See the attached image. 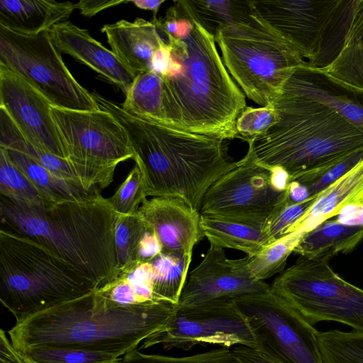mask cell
I'll list each match as a JSON object with an SVG mask.
<instances>
[{"label": "cell", "mask_w": 363, "mask_h": 363, "mask_svg": "<svg viewBox=\"0 0 363 363\" xmlns=\"http://www.w3.org/2000/svg\"><path fill=\"white\" fill-rule=\"evenodd\" d=\"M0 64L26 79L55 107L101 109L64 63L50 31L25 34L0 26Z\"/></svg>", "instance_id": "11"}, {"label": "cell", "mask_w": 363, "mask_h": 363, "mask_svg": "<svg viewBox=\"0 0 363 363\" xmlns=\"http://www.w3.org/2000/svg\"><path fill=\"white\" fill-rule=\"evenodd\" d=\"M214 38L233 80L261 106L272 104L291 72L305 62L291 44L255 16L220 28Z\"/></svg>", "instance_id": "7"}, {"label": "cell", "mask_w": 363, "mask_h": 363, "mask_svg": "<svg viewBox=\"0 0 363 363\" xmlns=\"http://www.w3.org/2000/svg\"><path fill=\"white\" fill-rule=\"evenodd\" d=\"M316 196L301 202H293L285 195L264 223L262 231L272 244L286 235L288 230L311 208Z\"/></svg>", "instance_id": "36"}, {"label": "cell", "mask_w": 363, "mask_h": 363, "mask_svg": "<svg viewBox=\"0 0 363 363\" xmlns=\"http://www.w3.org/2000/svg\"><path fill=\"white\" fill-rule=\"evenodd\" d=\"M190 18L193 28L186 36L163 33L172 59L162 76L168 125L224 140L238 138L236 122L247 107L246 96L226 69L214 36Z\"/></svg>", "instance_id": "3"}, {"label": "cell", "mask_w": 363, "mask_h": 363, "mask_svg": "<svg viewBox=\"0 0 363 363\" xmlns=\"http://www.w3.org/2000/svg\"><path fill=\"white\" fill-rule=\"evenodd\" d=\"M278 121L273 104L259 108L247 106L236 122L238 138L247 143L252 141L266 134Z\"/></svg>", "instance_id": "39"}, {"label": "cell", "mask_w": 363, "mask_h": 363, "mask_svg": "<svg viewBox=\"0 0 363 363\" xmlns=\"http://www.w3.org/2000/svg\"><path fill=\"white\" fill-rule=\"evenodd\" d=\"M191 257L161 252L149 262L153 301L177 306Z\"/></svg>", "instance_id": "27"}, {"label": "cell", "mask_w": 363, "mask_h": 363, "mask_svg": "<svg viewBox=\"0 0 363 363\" xmlns=\"http://www.w3.org/2000/svg\"><path fill=\"white\" fill-rule=\"evenodd\" d=\"M147 196L143 174L135 164L117 191L107 201L117 214L135 215Z\"/></svg>", "instance_id": "37"}, {"label": "cell", "mask_w": 363, "mask_h": 363, "mask_svg": "<svg viewBox=\"0 0 363 363\" xmlns=\"http://www.w3.org/2000/svg\"><path fill=\"white\" fill-rule=\"evenodd\" d=\"M51 111L64 159L85 191L101 194L113 182L118 164L133 159L123 127L103 109L85 111L52 106Z\"/></svg>", "instance_id": "8"}, {"label": "cell", "mask_w": 363, "mask_h": 363, "mask_svg": "<svg viewBox=\"0 0 363 363\" xmlns=\"http://www.w3.org/2000/svg\"><path fill=\"white\" fill-rule=\"evenodd\" d=\"M125 94V101L121 104L124 111L168 125L167 101L161 75L154 71L137 75Z\"/></svg>", "instance_id": "24"}, {"label": "cell", "mask_w": 363, "mask_h": 363, "mask_svg": "<svg viewBox=\"0 0 363 363\" xmlns=\"http://www.w3.org/2000/svg\"><path fill=\"white\" fill-rule=\"evenodd\" d=\"M1 147L7 150L12 161L26 175L48 203L78 199L94 194L55 176L28 155L12 147Z\"/></svg>", "instance_id": "28"}, {"label": "cell", "mask_w": 363, "mask_h": 363, "mask_svg": "<svg viewBox=\"0 0 363 363\" xmlns=\"http://www.w3.org/2000/svg\"><path fill=\"white\" fill-rule=\"evenodd\" d=\"M319 69L342 85L363 93V41L342 48L330 64Z\"/></svg>", "instance_id": "35"}, {"label": "cell", "mask_w": 363, "mask_h": 363, "mask_svg": "<svg viewBox=\"0 0 363 363\" xmlns=\"http://www.w3.org/2000/svg\"><path fill=\"white\" fill-rule=\"evenodd\" d=\"M146 228L145 222L138 213L118 216L115 228L116 277L130 272L141 263L140 247Z\"/></svg>", "instance_id": "31"}, {"label": "cell", "mask_w": 363, "mask_h": 363, "mask_svg": "<svg viewBox=\"0 0 363 363\" xmlns=\"http://www.w3.org/2000/svg\"><path fill=\"white\" fill-rule=\"evenodd\" d=\"M158 345L166 350H189L198 345L257 348L250 328L233 301L176 306L165 325L145 339L140 349Z\"/></svg>", "instance_id": "13"}, {"label": "cell", "mask_w": 363, "mask_h": 363, "mask_svg": "<svg viewBox=\"0 0 363 363\" xmlns=\"http://www.w3.org/2000/svg\"><path fill=\"white\" fill-rule=\"evenodd\" d=\"M362 159L363 151L357 152L320 172L302 177L296 181L303 184L307 188L310 197H313L347 172Z\"/></svg>", "instance_id": "40"}, {"label": "cell", "mask_w": 363, "mask_h": 363, "mask_svg": "<svg viewBox=\"0 0 363 363\" xmlns=\"http://www.w3.org/2000/svg\"><path fill=\"white\" fill-rule=\"evenodd\" d=\"M164 1V0H129V3H132L140 9L152 11L154 13L153 19L157 18V13Z\"/></svg>", "instance_id": "46"}, {"label": "cell", "mask_w": 363, "mask_h": 363, "mask_svg": "<svg viewBox=\"0 0 363 363\" xmlns=\"http://www.w3.org/2000/svg\"><path fill=\"white\" fill-rule=\"evenodd\" d=\"M0 192L11 203L25 206L47 203L43 195L12 161L7 150L0 146Z\"/></svg>", "instance_id": "32"}, {"label": "cell", "mask_w": 363, "mask_h": 363, "mask_svg": "<svg viewBox=\"0 0 363 363\" xmlns=\"http://www.w3.org/2000/svg\"><path fill=\"white\" fill-rule=\"evenodd\" d=\"M91 94L99 108L111 113L125 130L147 196L176 197L199 211L210 186L237 165L224 140L132 115L121 104Z\"/></svg>", "instance_id": "2"}, {"label": "cell", "mask_w": 363, "mask_h": 363, "mask_svg": "<svg viewBox=\"0 0 363 363\" xmlns=\"http://www.w3.org/2000/svg\"><path fill=\"white\" fill-rule=\"evenodd\" d=\"M362 41H363V0H354L342 48Z\"/></svg>", "instance_id": "42"}, {"label": "cell", "mask_w": 363, "mask_h": 363, "mask_svg": "<svg viewBox=\"0 0 363 363\" xmlns=\"http://www.w3.org/2000/svg\"><path fill=\"white\" fill-rule=\"evenodd\" d=\"M263 167L240 160L206 192L200 214L262 229L285 195Z\"/></svg>", "instance_id": "14"}, {"label": "cell", "mask_w": 363, "mask_h": 363, "mask_svg": "<svg viewBox=\"0 0 363 363\" xmlns=\"http://www.w3.org/2000/svg\"><path fill=\"white\" fill-rule=\"evenodd\" d=\"M233 303L250 328L256 350L266 357L276 363H323L318 331L270 289Z\"/></svg>", "instance_id": "12"}, {"label": "cell", "mask_w": 363, "mask_h": 363, "mask_svg": "<svg viewBox=\"0 0 363 363\" xmlns=\"http://www.w3.org/2000/svg\"><path fill=\"white\" fill-rule=\"evenodd\" d=\"M52 43L60 53L71 55L118 86L125 94L135 76L116 55L93 38L86 29L66 21L50 30Z\"/></svg>", "instance_id": "19"}, {"label": "cell", "mask_w": 363, "mask_h": 363, "mask_svg": "<svg viewBox=\"0 0 363 363\" xmlns=\"http://www.w3.org/2000/svg\"><path fill=\"white\" fill-rule=\"evenodd\" d=\"M96 290L111 303L118 306L142 303L133 285L125 274L117 276L104 286Z\"/></svg>", "instance_id": "41"}, {"label": "cell", "mask_w": 363, "mask_h": 363, "mask_svg": "<svg viewBox=\"0 0 363 363\" xmlns=\"http://www.w3.org/2000/svg\"><path fill=\"white\" fill-rule=\"evenodd\" d=\"M119 363H238L231 348L220 347L186 357L146 354L137 348L123 355Z\"/></svg>", "instance_id": "38"}, {"label": "cell", "mask_w": 363, "mask_h": 363, "mask_svg": "<svg viewBox=\"0 0 363 363\" xmlns=\"http://www.w3.org/2000/svg\"><path fill=\"white\" fill-rule=\"evenodd\" d=\"M269 289L264 281L251 278L236 259H228L225 249L210 245L203 260L187 275L177 306L233 301Z\"/></svg>", "instance_id": "16"}, {"label": "cell", "mask_w": 363, "mask_h": 363, "mask_svg": "<svg viewBox=\"0 0 363 363\" xmlns=\"http://www.w3.org/2000/svg\"><path fill=\"white\" fill-rule=\"evenodd\" d=\"M270 290L313 326L335 321L363 334V289L343 279L326 262L300 257L275 278Z\"/></svg>", "instance_id": "10"}, {"label": "cell", "mask_w": 363, "mask_h": 363, "mask_svg": "<svg viewBox=\"0 0 363 363\" xmlns=\"http://www.w3.org/2000/svg\"><path fill=\"white\" fill-rule=\"evenodd\" d=\"M111 51L135 76L152 71L156 52L167 42L154 21L120 20L101 28Z\"/></svg>", "instance_id": "20"}, {"label": "cell", "mask_w": 363, "mask_h": 363, "mask_svg": "<svg viewBox=\"0 0 363 363\" xmlns=\"http://www.w3.org/2000/svg\"><path fill=\"white\" fill-rule=\"evenodd\" d=\"M354 0L251 1L255 16L291 44L308 63L323 67L342 48Z\"/></svg>", "instance_id": "9"}, {"label": "cell", "mask_w": 363, "mask_h": 363, "mask_svg": "<svg viewBox=\"0 0 363 363\" xmlns=\"http://www.w3.org/2000/svg\"><path fill=\"white\" fill-rule=\"evenodd\" d=\"M362 240L363 225L327 220L305 232L293 252L309 259L328 262L337 255L352 252Z\"/></svg>", "instance_id": "23"}, {"label": "cell", "mask_w": 363, "mask_h": 363, "mask_svg": "<svg viewBox=\"0 0 363 363\" xmlns=\"http://www.w3.org/2000/svg\"><path fill=\"white\" fill-rule=\"evenodd\" d=\"M305 232H294L266 246L260 252L236 259L238 265L252 279L264 281L284 270L289 256Z\"/></svg>", "instance_id": "30"}, {"label": "cell", "mask_w": 363, "mask_h": 363, "mask_svg": "<svg viewBox=\"0 0 363 363\" xmlns=\"http://www.w3.org/2000/svg\"><path fill=\"white\" fill-rule=\"evenodd\" d=\"M318 345L323 363H363V334L331 330L318 332Z\"/></svg>", "instance_id": "33"}, {"label": "cell", "mask_w": 363, "mask_h": 363, "mask_svg": "<svg viewBox=\"0 0 363 363\" xmlns=\"http://www.w3.org/2000/svg\"><path fill=\"white\" fill-rule=\"evenodd\" d=\"M95 289L83 272L45 247L0 230V300L16 321Z\"/></svg>", "instance_id": "6"}, {"label": "cell", "mask_w": 363, "mask_h": 363, "mask_svg": "<svg viewBox=\"0 0 363 363\" xmlns=\"http://www.w3.org/2000/svg\"><path fill=\"white\" fill-rule=\"evenodd\" d=\"M184 11L212 35L222 27L255 18L251 1H178Z\"/></svg>", "instance_id": "26"}, {"label": "cell", "mask_w": 363, "mask_h": 363, "mask_svg": "<svg viewBox=\"0 0 363 363\" xmlns=\"http://www.w3.org/2000/svg\"><path fill=\"white\" fill-rule=\"evenodd\" d=\"M0 216L9 231L72 264L96 289L115 279L118 214L101 194L41 206H19L1 197Z\"/></svg>", "instance_id": "4"}, {"label": "cell", "mask_w": 363, "mask_h": 363, "mask_svg": "<svg viewBox=\"0 0 363 363\" xmlns=\"http://www.w3.org/2000/svg\"><path fill=\"white\" fill-rule=\"evenodd\" d=\"M363 204V159L316 195L306 213L287 231H309L347 206Z\"/></svg>", "instance_id": "21"}, {"label": "cell", "mask_w": 363, "mask_h": 363, "mask_svg": "<svg viewBox=\"0 0 363 363\" xmlns=\"http://www.w3.org/2000/svg\"><path fill=\"white\" fill-rule=\"evenodd\" d=\"M176 306L155 301L118 306L95 289L16 321L7 333L19 352L54 347L123 356L162 328Z\"/></svg>", "instance_id": "1"}, {"label": "cell", "mask_w": 363, "mask_h": 363, "mask_svg": "<svg viewBox=\"0 0 363 363\" xmlns=\"http://www.w3.org/2000/svg\"><path fill=\"white\" fill-rule=\"evenodd\" d=\"M0 363H32L13 347L3 329L0 331Z\"/></svg>", "instance_id": "44"}, {"label": "cell", "mask_w": 363, "mask_h": 363, "mask_svg": "<svg viewBox=\"0 0 363 363\" xmlns=\"http://www.w3.org/2000/svg\"><path fill=\"white\" fill-rule=\"evenodd\" d=\"M129 3V0H82L75 4L81 14L91 17L108 8Z\"/></svg>", "instance_id": "43"}, {"label": "cell", "mask_w": 363, "mask_h": 363, "mask_svg": "<svg viewBox=\"0 0 363 363\" xmlns=\"http://www.w3.org/2000/svg\"><path fill=\"white\" fill-rule=\"evenodd\" d=\"M0 127L1 146L12 147L28 155L55 176L83 189L67 161L59 156L40 150L27 142L2 108H0Z\"/></svg>", "instance_id": "29"}, {"label": "cell", "mask_w": 363, "mask_h": 363, "mask_svg": "<svg viewBox=\"0 0 363 363\" xmlns=\"http://www.w3.org/2000/svg\"><path fill=\"white\" fill-rule=\"evenodd\" d=\"M281 90L327 106L363 132V93L342 85L318 67L306 61L300 64Z\"/></svg>", "instance_id": "18"}, {"label": "cell", "mask_w": 363, "mask_h": 363, "mask_svg": "<svg viewBox=\"0 0 363 363\" xmlns=\"http://www.w3.org/2000/svg\"><path fill=\"white\" fill-rule=\"evenodd\" d=\"M201 228L210 245L240 250L247 256L270 245L260 228L245 223L201 215Z\"/></svg>", "instance_id": "25"}, {"label": "cell", "mask_w": 363, "mask_h": 363, "mask_svg": "<svg viewBox=\"0 0 363 363\" xmlns=\"http://www.w3.org/2000/svg\"><path fill=\"white\" fill-rule=\"evenodd\" d=\"M272 104L279 121L247 143L242 160L282 169L291 182L363 151V132L327 106L284 90Z\"/></svg>", "instance_id": "5"}, {"label": "cell", "mask_w": 363, "mask_h": 363, "mask_svg": "<svg viewBox=\"0 0 363 363\" xmlns=\"http://www.w3.org/2000/svg\"><path fill=\"white\" fill-rule=\"evenodd\" d=\"M231 349L238 363H276L251 347L237 345Z\"/></svg>", "instance_id": "45"}, {"label": "cell", "mask_w": 363, "mask_h": 363, "mask_svg": "<svg viewBox=\"0 0 363 363\" xmlns=\"http://www.w3.org/2000/svg\"><path fill=\"white\" fill-rule=\"evenodd\" d=\"M76 9L70 1L1 0L0 26L25 34H37L67 21Z\"/></svg>", "instance_id": "22"}, {"label": "cell", "mask_w": 363, "mask_h": 363, "mask_svg": "<svg viewBox=\"0 0 363 363\" xmlns=\"http://www.w3.org/2000/svg\"><path fill=\"white\" fill-rule=\"evenodd\" d=\"M50 101L26 79L0 64V108L30 144L64 159Z\"/></svg>", "instance_id": "15"}, {"label": "cell", "mask_w": 363, "mask_h": 363, "mask_svg": "<svg viewBox=\"0 0 363 363\" xmlns=\"http://www.w3.org/2000/svg\"><path fill=\"white\" fill-rule=\"evenodd\" d=\"M138 214L156 235L162 252L192 255L194 247L204 237L200 212L180 199H145Z\"/></svg>", "instance_id": "17"}, {"label": "cell", "mask_w": 363, "mask_h": 363, "mask_svg": "<svg viewBox=\"0 0 363 363\" xmlns=\"http://www.w3.org/2000/svg\"><path fill=\"white\" fill-rule=\"evenodd\" d=\"M20 353L32 363H119L121 359L116 354L72 347H35Z\"/></svg>", "instance_id": "34"}]
</instances>
